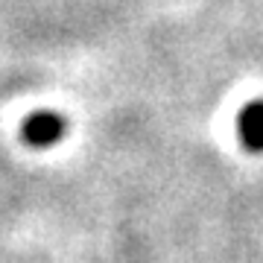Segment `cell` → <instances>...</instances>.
<instances>
[{
    "instance_id": "1",
    "label": "cell",
    "mask_w": 263,
    "mask_h": 263,
    "mask_svg": "<svg viewBox=\"0 0 263 263\" xmlns=\"http://www.w3.org/2000/svg\"><path fill=\"white\" fill-rule=\"evenodd\" d=\"M65 129H67L65 117L56 114V111H50V108H44V111L29 114L27 120H24L21 135H24V141H27L29 146L47 149V146H56V143L65 138Z\"/></svg>"
},
{
    "instance_id": "2",
    "label": "cell",
    "mask_w": 263,
    "mask_h": 263,
    "mask_svg": "<svg viewBox=\"0 0 263 263\" xmlns=\"http://www.w3.org/2000/svg\"><path fill=\"white\" fill-rule=\"evenodd\" d=\"M237 135L249 152H263V100L246 103L237 114Z\"/></svg>"
}]
</instances>
